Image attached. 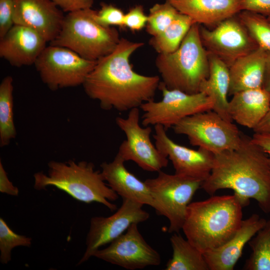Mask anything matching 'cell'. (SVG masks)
Listing matches in <instances>:
<instances>
[{"mask_svg":"<svg viewBox=\"0 0 270 270\" xmlns=\"http://www.w3.org/2000/svg\"><path fill=\"white\" fill-rule=\"evenodd\" d=\"M138 224H132L107 247L98 250L94 256L130 270L160 265V254L146 241Z\"/></svg>","mask_w":270,"mask_h":270,"instance_id":"cell-14","label":"cell"},{"mask_svg":"<svg viewBox=\"0 0 270 270\" xmlns=\"http://www.w3.org/2000/svg\"><path fill=\"white\" fill-rule=\"evenodd\" d=\"M96 11L90 8L68 12L59 34L50 45L68 48L92 61L110 54L120 40L118 32L98 24L94 18Z\"/></svg>","mask_w":270,"mask_h":270,"instance_id":"cell-6","label":"cell"},{"mask_svg":"<svg viewBox=\"0 0 270 270\" xmlns=\"http://www.w3.org/2000/svg\"><path fill=\"white\" fill-rule=\"evenodd\" d=\"M124 162L117 154L112 162H102L100 172L104 180L122 198L154 208V199L147 184L128 170Z\"/></svg>","mask_w":270,"mask_h":270,"instance_id":"cell-19","label":"cell"},{"mask_svg":"<svg viewBox=\"0 0 270 270\" xmlns=\"http://www.w3.org/2000/svg\"><path fill=\"white\" fill-rule=\"evenodd\" d=\"M0 192L12 196H18L19 190L10 181L3 164L0 161Z\"/></svg>","mask_w":270,"mask_h":270,"instance_id":"cell-36","label":"cell"},{"mask_svg":"<svg viewBox=\"0 0 270 270\" xmlns=\"http://www.w3.org/2000/svg\"><path fill=\"white\" fill-rule=\"evenodd\" d=\"M262 88L270 93V52H268Z\"/></svg>","mask_w":270,"mask_h":270,"instance_id":"cell-39","label":"cell"},{"mask_svg":"<svg viewBox=\"0 0 270 270\" xmlns=\"http://www.w3.org/2000/svg\"><path fill=\"white\" fill-rule=\"evenodd\" d=\"M172 255L167 262L166 270H209L204 254L180 234L174 233L170 238Z\"/></svg>","mask_w":270,"mask_h":270,"instance_id":"cell-24","label":"cell"},{"mask_svg":"<svg viewBox=\"0 0 270 270\" xmlns=\"http://www.w3.org/2000/svg\"><path fill=\"white\" fill-rule=\"evenodd\" d=\"M228 113L232 121L254 130L270 109V93L263 88L250 89L232 95Z\"/></svg>","mask_w":270,"mask_h":270,"instance_id":"cell-21","label":"cell"},{"mask_svg":"<svg viewBox=\"0 0 270 270\" xmlns=\"http://www.w3.org/2000/svg\"><path fill=\"white\" fill-rule=\"evenodd\" d=\"M144 44L120 38L116 48L98 60L87 76L82 84L84 92L102 109L130 111L154 100L159 76L139 74L130 62L132 54Z\"/></svg>","mask_w":270,"mask_h":270,"instance_id":"cell-1","label":"cell"},{"mask_svg":"<svg viewBox=\"0 0 270 270\" xmlns=\"http://www.w3.org/2000/svg\"><path fill=\"white\" fill-rule=\"evenodd\" d=\"M15 0H0V39L14 26Z\"/></svg>","mask_w":270,"mask_h":270,"instance_id":"cell-33","label":"cell"},{"mask_svg":"<svg viewBox=\"0 0 270 270\" xmlns=\"http://www.w3.org/2000/svg\"><path fill=\"white\" fill-rule=\"evenodd\" d=\"M148 16L144 12L143 6L137 5L131 8L124 16V28L132 31H138L146 26Z\"/></svg>","mask_w":270,"mask_h":270,"instance_id":"cell-32","label":"cell"},{"mask_svg":"<svg viewBox=\"0 0 270 270\" xmlns=\"http://www.w3.org/2000/svg\"><path fill=\"white\" fill-rule=\"evenodd\" d=\"M202 44L229 67L238 58L259 46L240 20L237 14L220 22L214 29L200 26Z\"/></svg>","mask_w":270,"mask_h":270,"instance_id":"cell-13","label":"cell"},{"mask_svg":"<svg viewBox=\"0 0 270 270\" xmlns=\"http://www.w3.org/2000/svg\"><path fill=\"white\" fill-rule=\"evenodd\" d=\"M154 144L172 162L174 174L202 182L208 178L214 166V154L202 148L196 150L177 144L168 136L161 125L154 126Z\"/></svg>","mask_w":270,"mask_h":270,"instance_id":"cell-15","label":"cell"},{"mask_svg":"<svg viewBox=\"0 0 270 270\" xmlns=\"http://www.w3.org/2000/svg\"><path fill=\"white\" fill-rule=\"evenodd\" d=\"M238 17L258 46L270 52V22L266 16L242 10Z\"/></svg>","mask_w":270,"mask_h":270,"instance_id":"cell-28","label":"cell"},{"mask_svg":"<svg viewBox=\"0 0 270 270\" xmlns=\"http://www.w3.org/2000/svg\"><path fill=\"white\" fill-rule=\"evenodd\" d=\"M186 136L190 144L216 154L237 148L242 134L236 126L210 110L186 118L173 128Z\"/></svg>","mask_w":270,"mask_h":270,"instance_id":"cell-8","label":"cell"},{"mask_svg":"<svg viewBox=\"0 0 270 270\" xmlns=\"http://www.w3.org/2000/svg\"><path fill=\"white\" fill-rule=\"evenodd\" d=\"M124 14L116 6L106 3L101 4L100 9L96 11L94 18L101 26L111 27L113 26L124 28Z\"/></svg>","mask_w":270,"mask_h":270,"instance_id":"cell-31","label":"cell"},{"mask_svg":"<svg viewBox=\"0 0 270 270\" xmlns=\"http://www.w3.org/2000/svg\"><path fill=\"white\" fill-rule=\"evenodd\" d=\"M195 24L216 26L241 11L240 0H166Z\"/></svg>","mask_w":270,"mask_h":270,"instance_id":"cell-20","label":"cell"},{"mask_svg":"<svg viewBox=\"0 0 270 270\" xmlns=\"http://www.w3.org/2000/svg\"><path fill=\"white\" fill-rule=\"evenodd\" d=\"M179 12L168 1L156 4L149 11L146 32L152 36L162 32L175 18Z\"/></svg>","mask_w":270,"mask_h":270,"instance_id":"cell-29","label":"cell"},{"mask_svg":"<svg viewBox=\"0 0 270 270\" xmlns=\"http://www.w3.org/2000/svg\"><path fill=\"white\" fill-rule=\"evenodd\" d=\"M268 52L258 46L236 60L228 68L229 95L244 90L262 88Z\"/></svg>","mask_w":270,"mask_h":270,"instance_id":"cell-22","label":"cell"},{"mask_svg":"<svg viewBox=\"0 0 270 270\" xmlns=\"http://www.w3.org/2000/svg\"><path fill=\"white\" fill-rule=\"evenodd\" d=\"M0 40V56L16 67L34 64L47 42L36 31L18 24Z\"/></svg>","mask_w":270,"mask_h":270,"instance_id":"cell-17","label":"cell"},{"mask_svg":"<svg viewBox=\"0 0 270 270\" xmlns=\"http://www.w3.org/2000/svg\"><path fill=\"white\" fill-rule=\"evenodd\" d=\"M266 17H267V18H268V21H269L270 22V16H266Z\"/></svg>","mask_w":270,"mask_h":270,"instance_id":"cell-40","label":"cell"},{"mask_svg":"<svg viewBox=\"0 0 270 270\" xmlns=\"http://www.w3.org/2000/svg\"><path fill=\"white\" fill-rule=\"evenodd\" d=\"M194 24L191 18L179 12L162 32L152 36L149 43L158 54L172 52L178 48Z\"/></svg>","mask_w":270,"mask_h":270,"instance_id":"cell-25","label":"cell"},{"mask_svg":"<svg viewBox=\"0 0 270 270\" xmlns=\"http://www.w3.org/2000/svg\"><path fill=\"white\" fill-rule=\"evenodd\" d=\"M48 166L47 174L42 172L34 174L35 190L53 186L78 201L98 202L112 211L116 209L111 202L116 200L118 195L105 182L101 172L96 170L92 163L71 160L65 162L51 160Z\"/></svg>","mask_w":270,"mask_h":270,"instance_id":"cell-4","label":"cell"},{"mask_svg":"<svg viewBox=\"0 0 270 270\" xmlns=\"http://www.w3.org/2000/svg\"><path fill=\"white\" fill-rule=\"evenodd\" d=\"M144 182L154 199L153 208L158 215L165 216L169 221L168 232L178 233L182 230L188 206L202 182L162 170L156 178Z\"/></svg>","mask_w":270,"mask_h":270,"instance_id":"cell-7","label":"cell"},{"mask_svg":"<svg viewBox=\"0 0 270 270\" xmlns=\"http://www.w3.org/2000/svg\"><path fill=\"white\" fill-rule=\"evenodd\" d=\"M266 220L254 214L243 220L235 234L222 246L204 253L209 270H232L245 245L265 224Z\"/></svg>","mask_w":270,"mask_h":270,"instance_id":"cell-18","label":"cell"},{"mask_svg":"<svg viewBox=\"0 0 270 270\" xmlns=\"http://www.w3.org/2000/svg\"><path fill=\"white\" fill-rule=\"evenodd\" d=\"M31 238L20 235L14 232L6 221L0 218V262L7 264L12 259V250L16 246L30 247Z\"/></svg>","mask_w":270,"mask_h":270,"instance_id":"cell-30","label":"cell"},{"mask_svg":"<svg viewBox=\"0 0 270 270\" xmlns=\"http://www.w3.org/2000/svg\"><path fill=\"white\" fill-rule=\"evenodd\" d=\"M64 12H71L91 8L94 0H50Z\"/></svg>","mask_w":270,"mask_h":270,"instance_id":"cell-35","label":"cell"},{"mask_svg":"<svg viewBox=\"0 0 270 270\" xmlns=\"http://www.w3.org/2000/svg\"><path fill=\"white\" fill-rule=\"evenodd\" d=\"M158 89L162 96L160 100H150L140 107L144 112L142 116L143 126L159 124L166 130L186 117L212 110V100L203 92L190 94L168 89L161 82Z\"/></svg>","mask_w":270,"mask_h":270,"instance_id":"cell-9","label":"cell"},{"mask_svg":"<svg viewBox=\"0 0 270 270\" xmlns=\"http://www.w3.org/2000/svg\"><path fill=\"white\" fill-rule=\"evenodd\" d=\"M253 130L254 133L270 135V109Z\"/></svg>","mask_w":270,"mask_h":270,"instance_id":"cell-38","label":"cell"},{"mask_svg":"<svg viewBox=\"0 0 270 270\" xmlns=\"http://www.w3.org/2000/svg\"><path fill=\"white\" fill-rule=\"evenodd\" d=\"M62 12L50 0H15L14 24L32 29L50 42L62 29Z\"/></svg>","mask_w":270,"mask_h":270,"instance_id":"cell-16","label":"cell"},{"mask_svg":"<svg viewBox=\"0 0 270 270\" xmlns=\"http://www.w3.org/2000/svg\"><path fill=\"white\" fill-rule=\"evenodd\" d=\"M156 66L161 82L168 88L193 94L200 92L209 74L208 52L204 46L200 26L194 24L178 48L168 54H158Z\"/></svg>","mask_w":270,"mask_h":270,"instance_id":"cell-5","label":"cell"},{"mask_svg":"<svg viewBox=\"0 0 270 270\" xmlns=\"http://www.w3.org/2000/svg\"><path fill=\"white\" fill-rule=\"evenodd\" d=\"M252 140L270 155V135L254 133L252 137Z\"/></svg>","mask_w":270,"mask_h":270,"instance_id":"cell-37","label":"cell"},{"mask_svg":"<svg viewBox=\"0 0 270 270\" xmlns=\"http://www.w3.org/2000/svg\"><path fill=\"white\" fill-rule=\"evenodd\" d=\"M13 80L4 78L0 84V145H8L16 136L13 112Z\"/></svg>","mask_w":270,"mask_h":270,"instance_id":"cell-26","label":"cell"},{"mask_svg":"<svg viewBox=\"0 0 270 270\" xmlns=\"http://www.w3.org/2000/svg\"><path fill=\"white\" fill-rule=\"evenodd\" d=\"M143 204L126 198H122L121 206L112 215L93 216L90 220L86 235L84 252L77 266L94 256L101 247L119 237L134 223L147 220L150 214L143 210Z\"/></svg>","mask_w":270,"mask_h":270,"instance_id":"cell-12","label":"cell"},{"mask_svg":"<svg viewBox=\"0 0 270 270\" xmlns=\"http://www.w3.org/2000/svg\"><path fill=\"white\" fill-rule=\"evenodd\" d=\"M248 243L252 253L243 269L270 270V218Z\"/></svg>","mask_w":270,"mask_h":270,"instance_id":"cell-27","label":"cell"},{"mask_svg":"<svg viewBox=\"0 0 270 270\" xmlns=\"http://www.w3.org/2000/svg\"><path fill=\"white\" fill-rule=\"evenodd\" d=\"M201 188L211 196L232 189L244 207L252 198L264 212L270 213V155L242 133L237 148L214 154L212 170Z\"/></svg>","mask_w":270,"mask_h":270,"instance_id":"cell-2","label":"cell"},{"mask_svg":"<svg viewBox=\"0 0 270 270\" xmlns=\"http://www.w3.org/2000/svg\"><path fill=\"white\" fill-rule=\"evenodd\" d=\"M209 74L202 84L200 92L212 100V110L224 120L233 122L228 113V96L230 86L229 68L223 61L208 52Z\"/></svg>","mask_w":270,"mask_h":270,"instance_id":"cell-23","label":"cell"},{"mask_svg":"<svg viewBox=\"0 0 270 270\" xmlns=\"http://www.w3.org/2000/svg\"><path fill=\"white\" fill-rule=\"evenodd\" d=\"M96 62L86 60L68 48L50 45L34 64L43 82L56 90L83 84Z\"/></svg>","mask_w":270,"mask_h":270,"instance_id":"cell-10","label":"cell"},{"mask_svg":"<svg viewBox=\"0 0 270 270\" xmlns=\"http://www.w3.org/2000/svg\"><path fill=\"white\" fill-rule=\"evenodd\" d=\"M140 114L138 108H134L126 118H116V124L126 137L117 154L125 162L132 161L146 171L158 172L168 166V158L152 142L150 126H140Z\"/></svg>","mask_w":270,"mask_h":270,"instance_id":"cell-11","label":"cell"},{"mask_svg":"<svg viewBox=\"0 0 270 270\" xmlns=\"http://www.w3.org/2000/svg\"><path fill=\"white\" fill-rule=\"evenodd\" d=\"M244 206L234 194L212 196L188 206L182 230L186 238L203 254L224 244L242 221Z\"/></svg>","mask_w":270,"mask_h":270,"instance_id":"cell-3","label":"cell"},{"mask_svg":"<svg viewBox=\"0 0 270 270\" xmlns=\"http://www.w3.org/2000/svg\"><path fill=\"white\" fill-rule=\"evenodd\" d=\"M242 10L258 13L264 16H270V0H240Z\"/></svg>","mask_w":270,"mask_h":270,"instance_id":"cell-34","label":"cell"}]
</instances>
